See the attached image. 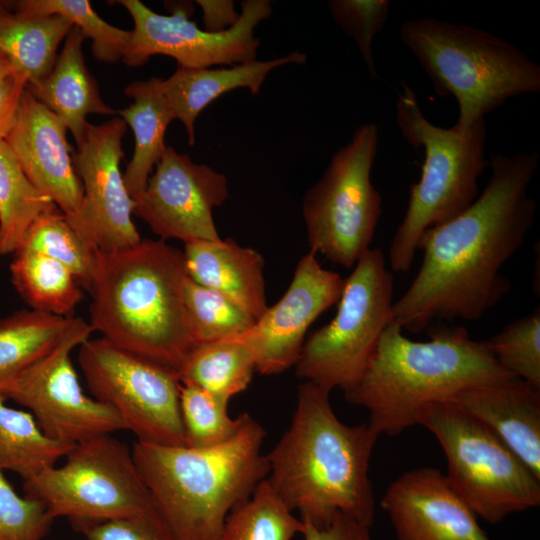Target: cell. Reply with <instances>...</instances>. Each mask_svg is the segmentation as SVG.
Wrapping results in <instances>:
<instances>
[{
	"mask_svg": "<svg viewBox=\"0 0 540 540\" xmlns=\"http://www.w3.org/2000/svg\"><path fill=\"white\" fill-rule=\"evenodd\" d=\"M539 153L492 154L491 177L474 202L419 238L421 266L393 304V321L418 333L434 320L481 318L510 291L501 267L522 246L535 221L528 186Z\"/></svg>",
	"mask_w": 540,
	"mask_h": 540,
	"instance_id": "1",
	"label": "cell"
},
{
	"mask_svg": "<svg viewBox=\"0 0 540 540\" xmlns=\"http://www.w3.org/2000/svg\"><path fill=\"white\" fill-rule=\"evenodd\" d=\"M329 396L311 382L299 385L292 421L266 454V479L303 522L324 527L344 514L371 527L375 498L369 465L379 435L368 423H343Z\"/></svg>",
	"mask_w": 540,
	"mask_h": 540,
	"instance_id": "2",
	"label": "cell"
},
{
	"mask_svg": "<svg viewBox=\"0 0 540 540\" xmlns=\"http://www.w3.org/2000/svg\"><path fill=\"white\" fill-rule=\"evenodd\" d=\"M514 378L486 341L473 340L463 327L438 328L420 342L407 338L392 319L363 373L344 395L369 412L367 423L379 436H395L418 425L435 404Z\"/></svg>",
	"mask_w": 540,
	"mask_h": 540,
	"instance_id": "3",
	"label": "cell"
},
{
	"mask_svg": "<svg viewBox=\"0 0 540 540\" xmlns=\"http://www.w3.org/2000/svg\"><path fill=\"white\" fill-rule=\"evenodd\" d=\"M183 252L164 240L96 253L89 324L117 347L177 373L196 346Z\"/></svg>",
	"mask_w": 540,
	"mask_h": 540,
	"instance_id": "4",
	"label": "cell"
},
{
	"mask_svg": "<svg viewBox=\"0 0 540 540\" xmlns=\"http://www.w3.org/2000/svg\"><path fill=\"white\" fill-rule=\"evenodd\" d=\"M237 432L206 448L137 441L134 461L174 540H219L226 517L267 478L264 427L249 413Z\"/></svg>",
	"mask_w": 540,
	"mask_h": 540,
	"instance_id": "5",
	"label": "cell"
},
{
	"mask_svg": "<svg viewBox=\"0 0 540 540\" xmlns=\"http://www.w3.org/2000/svg\"><path fill=\"white\" fill-rule=\"evenodd\" d=\"M399 38L436 92L456 99L459 131L511 98L540 91V66L487 30L423 17L403 21Z\"/></svg>",
	"mask_w": 540,
	"mask_h": 540,
	"instance_id": "6",
	"label": "cell"
},
{
	"mask_svg": "<svg viewBox=\"0 0 540 540\" xmlns=\"http://www.w3.org/2000/svg\"><path fill=\"white\" fill-rule=\"evenodd\" d=\"M396 121L405 140L424 151L419 181L412 185L405 215L389 247L394 272L410 270L422 233L454 218L478 196L485 160L487 125L482 119L470 129L443 128L423 114L416 93L402 83Z\"/></svg>",
	"mask_w": 540,
	"mask_h": 540,
	"instance_id": "7",
	"label": "cell"
},
{
	"mask_svg": "<svg viewBox=\"0 0 540 540\" xmlns=\"http://www.w3.org/2000/svg\"><path fill=\"white\" fill-rule=\"evenodd\" d=\"M439 442L451 488L477 517L497 524L540 505V479L486 425L451 402L429 407L419 424Z\"/></svg>",
	"mask_w": 540,
	"mask_h": 540,
	"instance_id": "8",
	"label": "cell"
},
{
	"mask_svg": "<svg viewBox=\"0 0 540 540\" xmlns=\"http://www.w3.org/2000/svg\"><path fill=\"white\" fill-rule=\"evenodd\" d=\"M394 278L379 248H369L345 278L332 321L305 339L297 377L346 391L361 376L393 319Z\"/></svg>",
	"mask_w": 540,
	"mask_h": 540,
	"instance_id": "9",
	"label": "cell"
},
{
	"mask_svg": "<svg viewBox=\"0 0 540 540\" xmlns=\"http://www.w3.org/2000/svg\"><path fill=\"white\" fill-rule=\"evenodd\" d=\"M23 489L75 529L156 510L132 450L111 434L74 444L63 465L24 480Z\"/></svg>",
	"mask_w": 540,
	"mask_h": 540,
	"instance_id": "10",
	"label": "cell"
},
{
	"mask_svg": "<svg viewBox=\"0 0 540 540\" xmlns=\"http://www.w3.org/2000/svg\"><path fill=\"white\" fill-rule=\"evenodd\" d=\"M378 143L376 124L358 127L302 201L310 251L346 268L370 248L382 213V197L371 181Z\"/></svg>",
	"mask_w": 540,
	"mask_h": 540,
	"instance_id": "11",
	"label": "cell"
},
{
	"mask_svg": "<svg viewBox=\"0 0 540 540\" xmlns=\"http://www.w3.org/2000/svg\"><path fill=\"white\" fill-rule=\"evenodd\" d=\"M77 359L93 397L113 408L137 441L186 446L175 371L102 337L80 344Z\"/></svg>",
	"mask_w": 540,
	"mask_h": 540,
	"instance_id": "12",
	"label": "cell"
},
{
	"mask_svg": "<svg viewBox=\"0 0 540 540\" xmlns=\"http://www.w3.org/2000/svg\"><path fill=\"white\" fill-rule=\"evenodd\" d=\"M89 322L73 317L61 341L47 355L0 386V392L28 409L49 438L74 445L126 430L110 406L87 396L71 360V352L90 338Z\"/></svg>",
	"mask_w": 540,
	"mask_h": 540,
	"instance_id": "13",
	"label": "cell"
},
{
	"mask_svg": "<svg viewBox=\"0 0 540 540\" xmlns=\"http://www.w3.org/2000/svg\"><path fill=\"white\" fill-rule=\"evenodd\" d=\"M116 3L129 12L134 22L122 57V62L129 67L142 66L154 55L172 57L178 66L187 68L254 61L260 44L254 30L272 14L268 0H245L241 3L240 18L233 27L211 33L190 19L191 3L171 4L170 15L156 13L139 0Z\"/></svg>",
	"mask_w": 540,
	"mask_h": 540,
	"instance_id": "14",
	"label": "cell"
},
{
	"mask_svg": "<svg viewBox=\"0 0 540 540\" xmlns=\"http://www.w3.org/2000/svg\"><path fill=\"white\" fill-rule=\"evenodd\" d=\"M126 126L119 116L89 124L73 157L83 199L77 217L69 223L98 251H114L142 240L132 220L135 202L120 170Z\"/></svg>",
	"mask_w": 540,
	"mask_h": 540,
	"instance_id": "15",
	"label": "cell"
},
{
	"mask_svg": "<svg viewBox=\"0 0 540 540\" xmlns=\"http://www.w3.org/2000/svg\"><path fill=\"white\" fill-rule=\"evenodd\" d=\"M228 197L224 174L167 147L144 192L135 201L133 215L147 223L162 240L217 241L221 237L213 210Z\"/></svg>",
	"mask_w": 540,
	"mask_h": 540,
	"instance_id": "16",
	"label": "cell"
},
{
	"mask_svg": "<svg viewBox=\"0 0 540 540\" xmlns=\"http://www.w3.org/2000/svg\"><path fill=\"white\" fill-rule=\"evenodd\" d=\"M316 255L313 251L305 254L281 299L267 307L249 330L233 337L250 350L262 375L280 374L295 366L309 327L341 297L345 279L324 269Z\"/></svg>",
	"mask_w": 540,
	"mask_h": 540,
	"instance_id": "17",
	"label": "cell"
},
{
	"mask_svg": "<svg viewBox=\"0 0 540 540\" xmlns=\"http://www.w3.org/2000/svg\"><path fill=\"white\" fill-rule=\"evenodd\" d=\"M67 131L65 123L26 87L5 142L30 182L51 199L70 222L79 213L83 187Z\"/></svg>",
	"mask_w": 540,
	"mask_h": 540,
	"instance_id": "18",
	"label": "cell"
},
{
	"mask_svg": "<svg viewBox=\"0 0 540 540\" xmlns=\"http://www.w3.org/2000/svg\"><path fill=\"white\" fill-rule=\"evenodd\" d=\"M380 504L398 540H490L435 468L406 471L390 484Z\"/></svg>",
	"mask_w": 540,
	"mask_h": 540,
	"instance_id": "19",
	"label": "cell"
},
{
	"mask_svg": "<svg viewBox=\"0 0 540 540\" xmlns=\"http://www.w3.org/2000/svg\"><path fill=\"white\" fill-rule=\"evenodd\" d=\"M451 403L492 430L540 479V388L514 378L470 389Z\"/></svg>",
	"mask_w": 540,
	"mask_h": 540,
	"instance_id": "20",
	"label": "cell"
},
{
	"mask_svg": "<svg viewBox=\"0 0 540 540\" xmlns=\"http://www.w3.org/2000/svg\"><path fill=\"white\" fill-rule=\"evenodd\" d=\"M186 273L258 320L267 309L263 256L232 238L184 243Z\"/></svg>",
	"mask_w": 540,
	"mask_h": 540,
	"instance_id": "21",
	"label": "cell"
},
{
	"mask_svg": "<svg viewBox=\"0 0 540 540\" xmlns=\"http://www.w3.org/2000/svg\"><path fill=\"white\" fill-rule=\"evenodd\" d=\"M306 55L299 51L266 61H250L231 68H187L176 71L162 81V89L175 119L187 132L188 143H195V121L199 114L221 95L238 88H247L252 95L260 92L268 73L286 64H304Z\"/></svg>",
	"mask_w": 540,
	"mask_h": 540,
	"instance_id": "22",
	"label": "cell"
},
{
	"mask_svg": "<svg viewBox=\"0 0 540 540\" xmlns=\"http://www.w3.org/2000/svg\"><path fill=\"white\" fill-rule=\"evenodd\" d=\"M85 40L73 26L47 77L36 86H27L32 94L66 125L76 144L84 137L89 114L116 115L100 95L94 76L88 70L82 52Z\"/></svg>",
	"mask_w": 540,
	"mask_h": 540,
	"instance_id": "23",
	"label": "cell"
},
{
	"mask_svg": "<svg viewBox=\"0 0 540 540\" xmlns=\"http://www.w3.org/2000/svg\"><path fill=\"white\" fill-rule=\"evenodd\" d=\"M162 81L161 78L151 77L130 83L124 93L133 102L117 110V115L131 127L135 137L134 153L123 173L125 187L134 202L144 192L154 166L167 148L165 133L175 119L164 95Z\"/></svg>",
	"mask_w": 540,
	"mask_h": 540,
	"instance_id": "24",
	"label": "cell"
},
{
	"mask_svg": "<svg viewBox=\"0 0 540 540\" xmlns=\"http://www.w3.org/2000/svg\"><path fill=\"white\" fill-rule=\"evenodd\" d=\"M73 24L60 15H27L0 1V50L36 86L51 72Z\"/></svg>",
	"mask_w": 540,
	"mask_h": 540,
	"instance_id": "25",
	"label": "cell"
},
{
	"mask_svg": "<svg viewBox=\"0 0 540 540\" xmlns=\"http://www.w3.org/2000/svg\"><path fill=\"white\" fill-rule=\"evenodd\" d=\"M256 371L250 350L236 338L197 344L187 355L177 376L218 399H230L246 390Z\"/></svg>",
	"mask_w": 540,
	"mask_h": 540,
	"instance_id": "26",
	"label": "cell"
},
{
	"mask_svg": "<svg viewBox=\"0 0 540 540\" xmlns=\"http://www.w3.org/2000/svg\"><path fill=\"white\" fill-rule=\"evenodd\" d=\"M10 264L11 280L32 310L72 317L83 299L75 275L60 262L37 252L17 250Z\"/></svg>",
	"mask_w": 540,
	"mask_h": 540,
	"instance_id": "27",
	"label": "cell"
},
{
	"mask_svg": "<svg viewBox=\"0 0 540 540\" xmlns=\"http://www.w3.org/2000/svg\"><path fill=\"white\" fill-rule=\"evenodd\" d=\"M72 319L32 309L1 317L0 386L55 348Z\"/></svg>",
	"mask_w": 540,
	"mask_h": 540,
	"instance_id": "28",
	"label": "cell"
},
{
	"mask_svg": "<svg viewBox=\"0 0 540 540\" xmlns=\"http://www.w3.org/2000/svg\"><path fill=\"white\" fill-rule=\"evenodd\" d=\"M0 392V469L27 480L55 466L73 445L47 437L32 414L6 404Z\"/></svg>",
	"mask_w": 540,
	"mask_h": 540,
	"instance_id": "29",
	"label": "cell"
},
{
	"mask_svg": "<svg viewBox=\"0 0 540 540\" xmlns=\"http://www.w3.org/2000/svg\"><path fill=\"white\" fill-rule=\"evenodd\" d=\"M56 208L27 178L5 140H0V255L14 254L33 222Z\"/></svg>",
	"mask_w": 540,
	"mask_h": 540,
	"instance_id": "30",
	"label": "cell"
},
{
	"mask_svg": "<svg viewBox=\"0 0 540 540\" xmlns=\"http://www.w3.org/2000/svg\"><path fill=\"white\" fill-rule=\"evenodd\" d=\"M303 527V521L264 479L230 511L219 540H292Z\"/></svg>",
	"mask_w": 540,
	"mask_h": 540,
	"instance_id": "31",
	"label": "cell"
},
{
	"mask_svg": "<svg viewBox=\"0 0 540 540\" xmlns=\"http://www.w3.org/2000/svg\"><path fill=\"white\" fill-rule=\"evenodd\" d=\"M40 253L66 266L82 288L90 290L97 250L90 247L59 208L41 214L30 226L17 250Z\"/></svg>",
	"mask_w": 540,
	"mask_h": 540,
	"instance_id": "32",
	"label": "cell"
},
{
	"mask_svg": "<svg viewBox=\"0 0 540 540\" xmlns=\"http://www.w3.org/2000/svg\"><path fill=\"white\" fill-rule=\"evenodd\" d=\"M184 303L196 345L239 336L256 322L227 297L194 282L188 275Z\"/></svg>",
	"mask_w": 540,
	"mask_h": 540,
	"instance_id": "33",
	"label": "cell"
},
{
	"mask_svg": "<svg viewBox=\"0 0 540 540\" xmlns=\"http://www.w3.org/2000/svg\"><path fill=\"white\" fill-rule=\"evenodd\" d=\"M14 10L27 15H60L92 40V53L98 61L122 60L131 31L112 26L103 20L87 0H21Z\"/></svg>",
	"mask_w": 540,
	"mask_h": 540,
	"instance_id": "34",
	"label": "cell"
},
{
	"mask_svg": "<svg viewBox=\"0 0 540 540\" xmlns=\"http://www.w3.org/2000/svg\"><path fill=\"white\" fill-rule=\"evenodd\" d=\"M228 403L189 383H181L180 414L186 446L206 448L230 439L238 430L240 417L231 418Z\"/></svg>",
	"mask_w": 540,
	"mask_h": 540,
	"instance_id": "35",
	"label": "cell"
},
{
	"mask_svg": "<svg viewBox=\"0 0 540 540\" xmlns=\"http://www.w3.org/2000/svg\"><path fill=\"white\" fill-rule=\"evenodd\" d=\"M498 363L517 378L540 388V310L506 324L486 341Z\"/></svg>",
	"mask_w": 540,
	"mask_h": 540,
	"instance_id": "36",
	"label": "cell"
},
{
	"mask_svg": "<svg viewBox=\"0 0 540 540\" xmlns=\"http://www.w3.org/2000/svg\"><path fill=\"white\" fill-rule=\"evenodd\" d=\"M391 3L388 0H331L327 7L334 22L352 38L372 78H377L372 44L384 29Z\"/></svg>",
	"mask_w": 540,
	"mask_h": 540,
	"instance_id": "37",
	"label": "cell"
},
{
	"mask_svg": "<svg viewBox=\"0 0 540 540\" xmlns=\"http://www.w3.org/2000/svg\"><path fill=\"white\" fill-rule=\"evenodd\" d=\"M54 520L41 501L19 496L0 469V540H43Z\"/></svg>",
	"mask_w": 540,
	"mask_h": 540,
	"instance_id": "38",
	"label": "cell"
},
{
	"mask_svg": "<svg viewBox=\"0 0 540 540\" xmlns=\"http://www.w3.org/2000/svg\"><path fill=\"white\" fill-rule=\"evenodd\" d=\"M77 530L86 540H174L157 510L87 524Z\"/></svg>",
	"mask_w": 540,
	"mask_h": 540,
	"instance_id": "39",
	"label": "cell"
},
{
	"mask_svg": "<svg viewBox=\"0 0 540 540\" xmlns=\"http://www.w3.org/2000/svg\"><path fill=\"white\" fill-rule=\"evenodd\" d=\"M304 540H373L369 526H366L344 514H337L324 527H315L303 522Z\"/></svg>",
	"mask_w": 540,
	"mask_h": 540,
	"instance_id": "40",
	"label": "cell"
},
{
	"mask_svg": "<svg viewBox=\"0 0 540 540\" xmlns=\"http://www.w3.org/2000/svg\"><path fill=\"white\" fill-rule=\"evenodd\" d=\"M27 85V77L19 71L0 83V140H5L15 123L21 97Z\"/></svg>",
	"mask_w": 540,
	"mask_h": 540,
	"instance_id": "41",
	"label": "cell"
},
{
	"mask_svg": "<svg viewBox=\"0 0 540 540\" xmlns=\"http://www.w3.org/2000/svg\"><path fill=\"white\" fill-rule=\"evenodd\" d=\"M202 9L204 30L211 33L224 32L233 27L240 18L232 0H197Z\"/></svg>",
	"mask_w": 540,
	"mask_h": 540,
	"instance_id": "42",
	"label": "cell"
},
{
	"mask_svg": "<svg viewBox=\"0 0 540 540\" xmlns=\"http://www.w3.org/2000/svg\"><path fill=\"white\" fill-rule=\"evenodd\" d=\"M15 72H18V70L14 67L10 59L0 50V83Z\"/></svg>",
	"mask_w": 540,
	"mask_h": 540,
	"instance_id": "43",
	"label": "cell"
}]
</instances>
